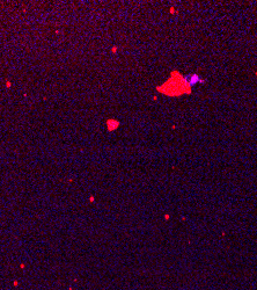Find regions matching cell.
<instances>
[{
	"label": "cell",
	"mask_w": 257,
	"mask_h": 290,
	"mask_svg": "<svg viewBox=\"0 0 257 290\" xmlns=\"http://www.w3.org/2000/svg\"><path fill=\"white\" fill-rule=\"evenodd\" d=\"M107 124H108V130L109 131H114V130H116L119 126V122L111 119V120H108L107 121Z\"/></svg>",
	"instance_id": "1"
},
{
	"label": "cell",
	"mask_w": 257,
	"mask_h": 290,
	"mask_svg": "<svg viewBox=\"0 0 257 290\" xmlns=\"http://www.w3.org/2000/svg\"><path fill=\"white\" fill-rule=\"evenodd\" d=\"M111 51H112V52H114V54H115V52H116V51H117V46H114V48H112V49H111Z\"/></svg>",
	"instance_id": "2"
},
{
	"label": "cell",
	"mask_w": 257,
	"mask_h": 290,
	"mask_svg": "<svg viewBox=\"0 0 257 290\" xmlns=\"http://www.w3.org/2000/svg\"><path fill=\"white\" fill-rule=\"evenodd\" d=\"M6 86H7V87H11V86H12V83H11V81H6Z\"/></svg>",
	"instance_id": "3"
}]
</instances>
